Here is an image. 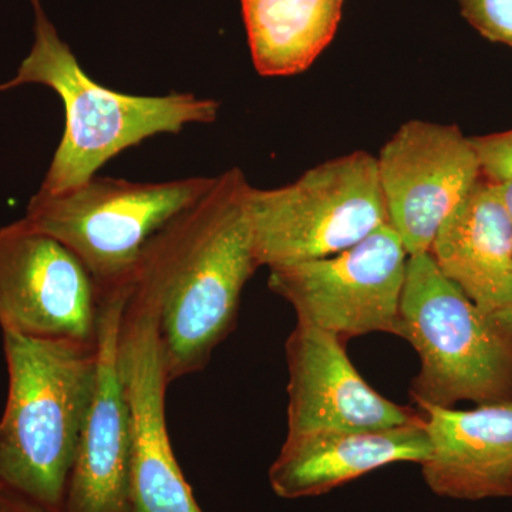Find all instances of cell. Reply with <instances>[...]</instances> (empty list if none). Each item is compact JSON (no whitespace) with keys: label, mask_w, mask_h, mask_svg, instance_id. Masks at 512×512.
<instances>
[{"label":"cell","mask_w":512,"mask_h":512,"mask_svg":"<svg viewBox=\"0 0 512 512\" xmlns=\"http://www.w3.org/2000/svg\"><path fill=\"white\" fill-rule=\"evenodd\" d=\"M407 259L402 239L384 225L339 254L269 268L268 285L291 303L298 322L339 338L399 335Z\"/></svg>","instance_id":"obj_7"},{"label":"cell","mask_w":512,"mask_h":512,"mask_svg":"<svg viewBox=\"0 0 512 512\" xmlns=\"http://www.w3.org/2000/svg\"><path fill=\"white\" fill-rule=\"evenodd\" d=\"M214 178L134 183L94 175L57 194L37 191L25 220L69 248L103 291L130 281L151 238L200 200Z\"/></svg>","instance_id":"obj_5"},{"label":"cell","mask_w":512,"mask_h":512,"mask_svg":"<svg viewBox=\"0 0 512 512\" xmlns=\"http://www.w3.org/2000/svg\"><path fill=\"white\" fill-rule=\"evenodd\" d=\"M494 184L501 201L504 202L505 208H507L508 215H510L512 222V180Z\"/></svg>","instance_id":"obj_20"},{"label":"cell","mask_w":512,"mask_h":512,"mask_svg":"<svg viewBox=\"0 0 512 512\" xmlns=\"http://www.w3.org/2000/svg\"><path fill=\"white\" fill-rule=\"evenodd\" d=\"M256 72L293 76L308 70L329 46L343 0H241Z\"/></svg>","instance_id":"obj_16"},{"label":"cell","mask_w":512,"mask_h":512,"mask_svg":"<svg viewBox=\"0 0 512 512\" xmlns=\"http://www.w3.org/2000/svg\"><path fill=\"white\" fill-rule=\"evenodd\" d=\"M249 221L259 266L298 264L355 247L389 225L377 158H333L284 187H251Z\"/></svg>","instance_id":"obj_6"},{"label":"cell","mask_w":512,"mask_h":512,"mask_svg":"<svg viewBox=\"0 0 512 512\" xmlns=\"http://www.w3.org/2000/svg\"><path fill=\"white\" fill-rule=\"evenodd\" d=\"M377 158L389 225L407 254L429 252L451 212L480 183V158L457 126L410 120Z\"/></svg>","instance_id":"obj_10"},{"label":"cell","mask_w":512,"mask_h":512,"mask_svg":"<svg viewBox=\"0 0 512 512\" xmlns=\"http://www.w3.org/2000/svg\"><path fill=\"white\" fill-rule=\"evenodd\" d=\"M117 360L130 413L131 512H202L171 446L165 369L156 311L130 286L121 319Z\"/></svg>","instance_id":"obj_8"},{"label":"cell","mask_w":512,"mask_h":512,"mask_svg":"<svg viewBox=\"0 0 512 512\" xmlns=\"http://www.w3.org/2000/svg\"><path fill=\"white\" fill-rule=\"evenodd\" d=\"M494 320L505 330V332L510 333L512 336V303L507 311L501 313V315L497 316Z\"/></svg>","instance_id":"obj_21"},{"label":"cell","mask_w":512,"mask_h":512,"mask_svg":"<svg viewBox=\"0 0 512 512\" xmlns=\"http://www.w3.org/2000/svg\"><path fill=\"white\" fill-rule=\"evenodd\" d=\"M0 512H49L28 498L0 487Z\"/></svg>","instance_id":"obj_19"},{"label":"cell","mask_w":512,"mask_h":512,"mask_svg":"<svg viewBox=\"0 0 512 512\" xmlns=\"http://www.w3.org/2000/svg\"><path fill=\"white\" fill-rule=\"evenodd\" d=\"M399 320L397 336L420 357L414 402L451 407L508 399L512 336L443 275L430 252L407 259Z\"/></svg>","instance_id":"obj_4"},{"label":"cell","mask_w":512,"mask_h":512,"mask_svg":"<svg viewBox=\"0 0 512 512\" xmlns=\"http://www.w3.org/2000/svg\"><path fill=\"white\" fill-rule=\"evenodd\" d=\"M2 335L9 384L0 419V487L63 512L92 402L97 342Z\"/></svg>","instance_id":"obj_2"},{"label":"cell","mask_w":512,"mask_h":512,"mask_svg":"<svg viewBox=\"0 0 512 512\" xmlns=\"http://www.w3.org/2000/svg\"><path fill=\"white\" fill-rule=\"evenodd\" d=\"M35 39L18 73L0 92L42 84L60 97L64 131L40 191L57 194L84 184L111 158L158 134H178L190 124H211L220 101L191 93L136 96L111 90L84 72L40 0H32Z\"/></svg>","instance_id":"obj_3"},{"label":"cell","mask_w":512,"mask_h":512,"mask_svg":"<svg viewBox=\"0 0 512 512\" xmlns=\"http://www.w3.org/2000/svg\"><path fill=\"white\" fill-rule=\"evenodd\" d=\"M430 453L424 416L390 429L286 436L269 468V484L285 500L318 497L390 464L421 466Z\"/></svg>","instance_id":"obj_14"},{"label":"cell","mask_w":512,"mask_h":512,"mask_svg":"<svg viewBox=\"0 0 512 512\" xmlns=\"http://www.w3.org/2000/svg\"><path fill=\"white\" fill-rule=\"evenodd\" d=\"M481 171L490 183L512 180V130L490 136L473 137Z\"/></svg>","instance_id":"obj_18"},{"label":"cell","mask_w":512,"mask_h":512,"mask_svg":"<svg viewBox=\"0 0 512 512\" xmlns=\"http://www.w3.org/2000/svg\"><path fill=\"white\" fill-rule=\"evenodd\" d=\"M430 255L474 305L497 318L512 303V222L494 183L480 180L441 225Z\"/></svg>","instance_id":"obj_15"},{"label":"cell","mask_w":512,"mask_h":512,"mask_svg":"<svg viewBox=\"0 0 512 512\" xmlns=\"http://www.w3.org/2000/svg\"><path fill=\"white\" fill-rule=\"evenodd\" d=\"M130 285L100 291L96 380L63 512H131L130 413L117 360Z\"/></svg>","instance_id":"obj_11"},{"label":"cell","mask_w":512,"mask_h":512,"mask_svg":"<svg viewBox=\"0 0 512 512\" xmlns=\"http://www.w3.org/2000/svg\"><path fill=\"white\" fill-rule=\"evenodd\" d=\"M101 295L62 242L25 218L0 228V329L37 339L96 343Z\"/></svg>","instance_id":"obj_9"},{"label":"cell","mask_w":512,"mask_h":512,"mask_svg":"<svg viewBox=\"0 0 512 512\" xmlns=\"http://www.w3.org/2000/svg\"><path fill=\"white\" fill-rule=\"evenodd\" d=\"M286 362L288 436L390 429L423 417L373 390L350 362L343 339L328 330L296 323Z\"/></svg>","instance_id":"obj_12"},{"label":"cell","mask_w":512,"mask_h":512,"mask_svg":"<svg viewBox=\"0 0 512 512\" xmlns=\"http://www.w3.org/2000/svg\"><path fill=\"white\" fill-rule=\"evenodd\" d=\"M467 22L495 43L512 47V0H458Z\"/></svg>","instance_id":"obj_17"},{"label":"cell","mask_w":512,"mask_h":512,"mask_svg":"<svg viewBox=\"0 0 512 512\" xmlns=\"http://www.w3.org/2000/svg\"><path fill=\"white\" fill-rule=\"evenodd\" d=\"M251 187L239 168L217 175L200 200L151 238L131 276L156 311L171 383L208 365L234 328L244 286L259 268Z\"/></svg>","instance_id":"obj_1"},{"label":"cell","mask_w":512,"mask_h":512,"mask_svg":"<svg viewBox=\"0 0 512 512\" xmlns=\"http://www.w3.org/2000/svg\"><path fill=\"white\" fill-rule=\"evenodd\" d=\"M419 407L431 446L421 473L434 494L463 501L512 497V400L471 410Z\"/></svg>","instance_id":"obj_13"}]
</instances>
